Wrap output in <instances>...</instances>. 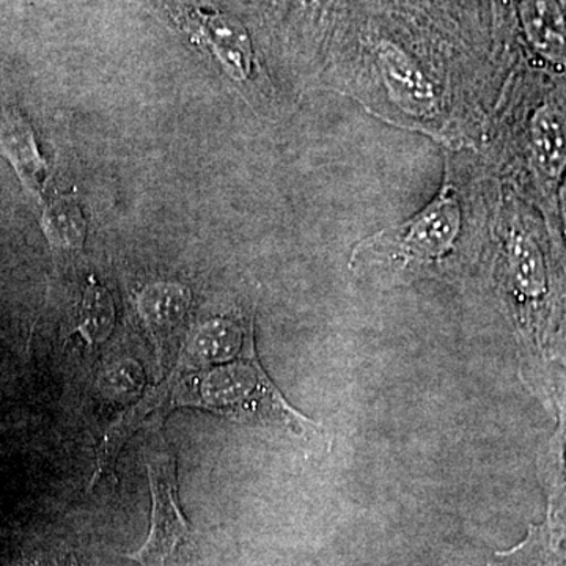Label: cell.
Segmentation results:
<instances>
[{"instance_id":"6da1fadb","label":"cell","mask_w":566,"mask_h":566,"mask_svg":"<svg viewBox=\"0 0 566 566\" xmlns=\"http://www.w3.org/2000/svg\"><path fill=\"white\" fill-rule=\"evenodd\" d=\"M153 389L159 398V415L196 408L238 423L285 428L294 434L316 428L314 420L283 397L256 353L199 370H172Z\"/></svg>"},{"instance_id":"7a4b0ae2","label":"cell","mask_w":566,"mask_h":566,"mask_svg":"<svg viewBox=\"0 0 566 566\" xmlns=\"http://www.w3.org/2000/svg\"><path fill=\"white\" fill-rule=\"evenodd\" d=\"M460 229V205L453 186L446 182L433 202L415 218L357 245L352 264L375 263L397 273H422L453 251Z\"/></svg>"},{"instance_id":"3957f363","label":"cell","mask_w":566,"mask_h":566,"mask_svg":"<svg viewBox=\"0 0 566 566\" xmlns=\"http://www.w3.org/2000/svg\"><path fill=\"white\" fill-rule=\"evenodd\" d=\"M147 472L153 501L150 534L140 549L125 557L142 566H166L177 547L191 535V524L178 497L177 457L163 431L148 446Z\"/></svg>"},{"instance_id":"277c9868","label":"cell","mask_w":566,"mask_h":566,"mask_svg":"<svg viewBox=\"0 0 566 566\" xmlns=\"http://www.w3.org/2000/svg\"><path fill=\"white\" fill-rule=\"evenodd\" d=\"M255 352L252 326L219 316L200 324L182 346L174 370L189 371L211 367Z\"/></svg>"},{"instance_id":"5b68a950","label":"cell","mask_w":566,"mask_h":566,"mask_svg":"<svg viewBox=\"0 0 566 566\" xmlns=\"http://www.w3.org/2000/svg\"><path fill=\"white\" fill-rule=\"evenodd\" d=\"M191 304V292L180 283H151L139 294L137 308L142 322L150 331L161 367L164 360H169L170 352L177 345Z\"/></svg>"},{"instance_id":"8992f818","label":"cell","mask_w":566,"mask_h":566,"mask_svg":"<svg viewBox=\"0 0 566 566\" xmlns=\"http://www.w3.org/2000/svg\"><path fill=\"white\" fill-rule=\"evenodd\" d=\"M376 61L394 102L416 117H431L436 111L433 85L419 63L394 40L376 44Z\"/></svg>"},{"instance_id":"52a82bcc","label":"cell","mask_w":566,"mask_h":566,"mask_svg":"<svg viewBox=\"0 0 566 566\" xmlns=\"http://www.w3.org/2000/svg\"><path fill=\"white\" fill-rule=\"evenodd\" d=\"M197 22L212 52L238 81L252 73L253 48L251 36L240 21L221 11L199 10Z\"/></svg>"},{"instance_id":"ba28073f","label":"cell","mask_w":566,"mask_h":566,"mask_svg":"<svg viewBox=\"0 0 566 566\" xmlns=\"http://www.w3.org/2000/svg\"><path fill=\"white\" fill-rule=\"evenodd\" d=\"M0 147L22 182L32 192H43L48 180L46 164L41 158L31 126L17 111L0 109Z\"/></svg>"},{"instance_id":"9c48e42d","label":"cell","mask_w":566,"mask_h":566,"mask_svg":"<svg viewBox=\"0 0 566 566\" xmlns=\"http://www.w3.org/2000/svg\"><path fill=\"white\" fill-rule=\"evenodd\" d=\"M532 144L539 169L549 180H558L566 161L565 117L553 104L535 112Z\"/></svg>"},{"instance_id":"30bf717a","label":"cell","mask_w":566,"mask_h":566,"mask_svg":"<svg viewBox=\"0 0 566 566\" xmlns=\"http://www.w3.org/2000/svg\"><path fill=\"white\" fill-rule=\"evenodd\" d=\"M43 232L52 249L59 252H77L87 238V222L80 205L74 200H55L41 218Z\"/></svg>"},{"instance_id":"8fae6325","label":"cell","mask_w":566,"mask_h":566,"mask_svg":"<svg viewBox=\"0 0 566 566\" xmlns=\"http://www.w3.org/2000/svg\"><path fill=\"white\" fill-rule=\"evenodd\" d=\"M115 326V304L107 289L98 282H88L80 307L77 333L88 345H102Z\"/></svg>"},{"instance_id":"7c38bea8","label":"cell","mask_w":566,"mask_h":566,"mask_svg":"<svg viewBox=\"0 0 566 566\" xmlns=\"http://www.w3.org/2000/svg\"><path fill=\"white\" fill-rule=\"evenodd\" d=\"M513 281L526 297H539L546 292V268L538 245L526 237L517 234L510 249Z\"/></svg>"},{"instance_id":"4fadbf2b","label":"cell","mask_w":566,"mask_h":566,"mask_svg":"<svg viewBox=\"0 0 566 566\" xmlns=\"http://www.w3.org/2000/svg\"><path fill=\"white\" fill-rule=\"evenodd\" d=\"M311 2H316V0H311Z\"/></svg>"},{"instance_id":"5bb4252c","label":"cell","mask_w":566,"mask_h":566,"mask_svg":"<svg viewBox=\"0 0 566 566\" xmlns=\"http://www.w3.org/2000/svg\"><path fill=\"white\" fill-rule=\"evenodd\" d=\"M52 566V565H51ZM55 566V565H54ZM61 566H69V565H61Z\"/></svg>"}]
</instances>
